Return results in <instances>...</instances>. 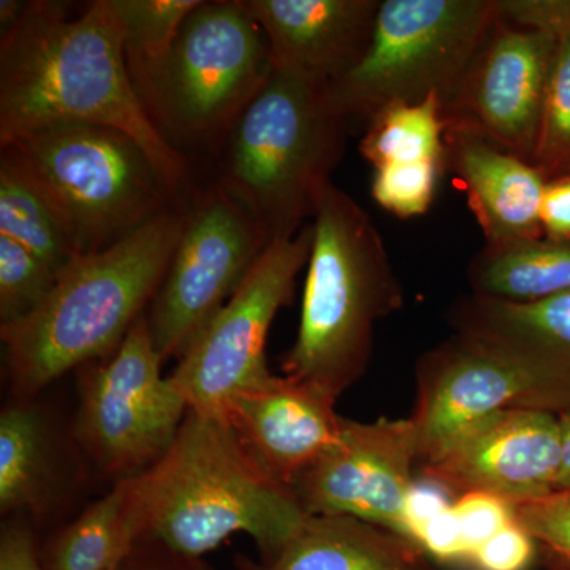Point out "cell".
Returning a JSON list of instances; mask_svg holds the SVG:
<instances>
[{"label": "cell", "mask_w": 570, "mask_h": 570, "mask_svg": "<svg viewBox=\"0 0 570 570\" xmlns=\"http://www.w3.org/2000/svg\"><path fill=\"white\" fill-rule=\"evenodd\" d=\"M66 3L32 0L0 36V146L61 124H96L132 137L176 204L190 195V165L154 127L135 91L112 0L70 18Z\"/></svg>", "instance_id": "obj_1"}, {"label": "cell", "mask_w": 570, "mask_h": 570, "mask_svg": "<svg viewBox=\"0 0 570 570\" xmlns=\"http://www.w3.org/2000/svg\"><path fill=\"white\" fill-rule=\"evenodd\" d=\"M186 206L168 209L107 249L81 255L39 309L0 326L17 400H33L70 370L118 351L160 291L181 238Z\"/></svg>", "instance_id": "obj_2"}, {"label": "cell", "mask_w": 570, "mask_h": 570, "mask_svg": "<svg viewBox=\"0 0 570 570\" xmlns=\"http://www.w3.org/2000/svg\"><path fill=\"white\" fill-rule=\"evenodd\" d=\"M134 494L140 540L193 558L245 532L258 560H269L309 517L247 455L227 420L190 409L168 452L134 478Z\"/></svg>", "instance_id": "obj_3"}, {"label": "cell", "mask_w": 570, "mask_h": 570, "mask_svg": "<svg viewBox=\"0 0 570 570\" xmlns=\"http://www.w3.org/2000/svg\"><path fill=\"white\" fill-rule=\"evenodd\" d=\"M311 224L298 335L281 367L337 400L366 373L374 328L403 309L404 291L370 214L333 181Z\"/></svg>", "instance_id": "obj_4"}, {"label": "cell", "mask_w": 570, "mask_h": 570, "mask_svg": "<svg viewBox=\"0 0 570 570\" xmlns=\"http://www.w3.org/2000/svg\"><path fill=\"white\" fill-rule=\"evenodd\" d=\"M351 127L328 85L275 70L217 153V183L269 245L294 238L313 219Z\"/></svg>", "instance_id": "obj_5"}, {"label": "cell", "mask_w": 570, "mask_h": 570, "mask_svg": "<svg viewBox=\"0 0 570 570\" xmlns=\"http://www.w3.org/2000/svg\"><path fill=\"white\" fill-rule=\"evenodd\" d=\"M129 71L165 140L179 153L189 148L217 156L242 112L275 73V63L245 0H202L159 62Z\"/></svg>", "instance_id": "obj_6"}, {"label": "cell", "mask_w": 570, "mask_h": 570, "mask_svg": "<svg viewBox=\"0 0 570 570\" xmlns=\"http://www.w3.org/2000/svg\"><path fill=\"white\" fill-rule=\"evenodd\" d=\"M0 148L17 154L81 255L181 206L141 146L111 127L61 124Z\"/></svg>", "instance_id": "obj_7"}, {"label": "cell", "mask_w": 570, "mask_h": 570, "mask_svg": "<svg viewBox=\"0 0 570 570\" xmlns=\"http://www.w3.org/2000/svg\"><path fill=\"white\" fill-rule=\"evenodd\" d=\"M497 18V0H381L362 61L330 94L363 126L392 105L430 97L444 110Z\"/></svg>", "instance_id": "obj_8"}, {"label": "cell", "mask_w": 570, "mask_h": 570, "mask_svg": "<svg viewBox=\"0 0 570 570\" xmlns=\"http://www.w3.org/2000/svg\"><path fill=\"white\" fill-rule=\"evenodd\" d=\"M163 363L145 313L118 351L82 381L75 441L115 482L137 478L163 459L189 412L160 373Z\"/></svg>", "instance_id": "obj_9"}, {"label": "cell", "mask_w": 570, "mask_h": 570, "mask_svg": "<svg viewBox=\"0 0 570 570\" xmlns=\"http://www.w3.org/2000/svg\"><path fill=\"white\" fill-rule=\"evenodd\" d=\"M268 246L250 214L219 183L189 198L181 238L148 311L163 362L186 354Z\"/></svg>", "instance_id": "obj_10"}, {"label": "cell", "mask_w": 570, "mask_h": 570, "mask_svg": "<svg viewBox=\"0 0 570 570\" xmlns=\"http://www.w3.org/2000/svg\"><path fill=\"white\" fill-rule=\"evenodd\" d=\"M311 247V223L294 238L266 247L238 291L178 360L168 377L190 411L223 417L232 396L273 377L266 337L281 307L294 298Z\"/></svg>", "instance_id": "obj_11"}, {"label": "cell", "mask_w": 570, "mask_h": 570, "mask_svg": "<svg viewBox=\"0 0 570 570\" xmlns=\"http://www.w3.org/2000/svg\"><path fill=\"white\" fill-rule=\"evenodd\" d=\"M411 420L419 463L436 456L460 431L498 411H570V387L517 356L455 335L420 356Z\"/></svg>", "instance_id": "obj_12"}, {"label": "cell", "mask_w": 570, "mask_h": 570, "mask_svg": "<svg viewBox=\"0 0 570 570\" xmlns=\"http://www.w3.org/2000/svg\"><path fill=\"white\" fill-rule=\"evenodd\" d=\"M415 463L417 434L409 417L346 419L333 444L296 475L291 491L306 515L352 517L415 542Z\"/></svg>", "instance_id": "obj_13"}, {"label": "cell", "mask_w": 570, "mask_h": 570, "mask_svg": "<svg viewBox=\"0 0 570 570\" xmlns=\"http://www.w3.org/2000/svg\"><path fill=\"white\" fill-rule=\"evenodd\" d=\"M554 41L499 17L442 110L445 127L472 130L532 164L542 129Z\"/></svg>", "instance_id": "obj_14"}, {"label": "cell", "mask_w": 570, "mask_h": 570, "mask_svg": "<svg viewBox=\"0 0 570 570\" xmlns=\"http://www.w3.org/2000/svg\"><path fill=\"white\" fill-rule=\"evenodd\" d=\"M561 469L560 415L508 409L475 420L433 459L428 480L461 494H487L528 504L557 491Z\"/></svg>", "instance_id": "obj_15"}, {"label": "cell", "mask_w": 570, "mask_h": 570, "mask_svg": "<svg viewBox=\"0 0 570 570\" xmlns=\"http://www.w3.org/2000/svg\"><path fill=\"white\" fill-rule=\"evenodd\" d=\"M336 403L314 385L273 376L232 396L223 417L255 464L291 490L296 475L340 434L346 419Z\"/></svg>", "instance_id": "obj_16"}, {"label": "cell", "mask_w": 570, "mask_h": 570, "mask_svg": "<svg viewBox=\"0 0 570 570\" xmlns=\"http://www.w3.org/2000/svg\"><path fill=\"white\" fill-rule=\"evenodd\" d=\"M275 70L332 85L362 61L381 0H245Z\"/></svg>", "instance_id": "obj_17"}, {"label": "cell", "mask_w": 570, "mask_h": 570, "mask_svg": "<svg viewBox=\"0 0 570 570\" xmlns=\"http://www.w3.org/2000/svg\"><path fill=\"white\" fill-rule=\"evenodd\" d=\"M448 168L466 193L487 246L543 238L546 178L534 165L513 156L472 130L445 127Z\"/></svg>", "instance_id": "obj_18"}, {"label": "cell", "mask_w": 570, "mask_h": 570, "mask_svg": "<svg viewBox=\"0 0 570 570\" xmlns=\"http://www.w3.org/2000/svg\"><path fill=\"white\" fill-rule=\"evenodd\" d=\"M234 564L236 570H438L412 540L344 515L307 517L275 557L236 554Z\"/></svg>", "instance_id": "obj_19"}, {"label": "cell", "mask_w": 570, "mask_h": 570, "mask_svg": "<svg viewBox=\"0 0 570 570\" xmlns=\"http://www.w3.org/2000/svg\"><path fill=\"white\" fill-rule=\"evenodd\" d=\"M455 335L517 356L570 387V292L530 303L469 294L448 311Z\"/></svg>", "instance_id": "obj_20"}, {"label": "cell", "mask_w": 570, "mask_h": 570, "mask_svg": "<svg viewBox=\"0 0 570 570\" xmlns=\"http://www.w3.org/2000/svg\"><path fill=\"white\" fill-rule=\"evenodd\" d=\"M33 400L14 401L0 414V512L41 520L62 493L58 436Z\"/></svg>", "instance_id": "obj_21"}, {"label": "cell", "mask_w": 570, "mask_h": 570, "mask_svg": "<svg viewBox=\"0 0 570 570\" xmlns=\"http://www.w3.org/2000/svg\"><path fill=\"white\" fill-rule=\"evenodd\" d=\"M140 540L134 478L115 482L105 497L40 546L43 570H119Z\"/></svg>", "instance_id": "obj_22"}, {"label": "cell", "mask_w": 570, "mask_h": 570, "mask_svg": "<svg viewBox=\"0 0 570 570\" xmlns=\"http://www.w3.org/2000/svg\"><path fill=\"white\" fill-rule=\"evenodd\" d=\"M499 17L553 37L546 111L532 165L547 183L570 178V0H497Z\"/></svg>", "instance_id": "obj_23"}, {"label": "cell", "mask_w": 570, "mask_h": 570, "mask_svg": "<svg viewBox=\"0 0 570 570\" xmlns=\"http://www.w3.org/2000/svg\"><path fill=\"white\" fill-rule=\"evenodd\" d=\"M471 295L530 303L570 292V238L487 246L466 268Z\"/></svg>", "instance_id": "obj_24"}, {"label": "cell", "mask_w": 570, "mask_h": 570, "mask_svg": "<svg viewBox=\"0 0 570 570\" xmlns=\"http://www.w3.org/2000/svg\"><path fill=\"white\" fill-rule=\"evenodd\" d=\"M0 149V235L31 250L59 277L81 254L17 154Z\"/></svg>", "instance_id": "obj_25"}, {"label": "cell", "mask_w": 570, "mask_h": 570, "mask_svg": "<svg viewBox=\"0 0 570 570\" xmlns=\"http://www.w3.org/2000/svg\"><path fill=\"white\" fill-rule=\"evenodd\" d=\"M360 154L374 170L387 165H448L445 121L436 97L397 104L377 112L365 126Z\"/></svg>", "instance_id": "obj_26"}, {"label": "cell", "mask_w": 570, "mask_h": 570, "mask_svg": "<svg viewBox=\"0 0 570 570\" xmlns=\"http://www.w3.org/2000/svg\"><path fill=\"white\" fill-rule=\"evenodd\" d=\"M202 0H112L126 36L127 66L159 62L170 51L186 18Z\"/></svg>", "instance_id": "obj_27"}, {"label": "cell", "mask_w": 570, "mask_h": 570, "mask_svg": "<svg viewBox=\"0 0 570 570\" xmlns=\"http://www.w3.org/2000/svg\"><path fill=\"white\" fill-rule=\"evenodd\" d=\"M58 277L31 250L0 235V326L31 316Z\"/></svg>", "instance_id": "obj_28"}, {"label": "cell", "mask_w": 570, "mask_h": 570, "mask_svg": "<svg viewBox=\"0 0 570 570\" xmlns=\"http://www.w3.org/2000/svg\"><path fill=\"white\" fill-rule=\"evenodd\" d=\"M448 165H387L374 170L371 194L385 212L401 219L422 216L436 197L439 181Z\"/></svg>", "instance_id": "obj_29"}, {"label": "cell", "mask_w": 570, "mask_h": 570, "mask_svg": "<svg viewBox=\"0 0 570 570\" xmlns=\"http://www.w3.org/2000/svg\"><path fill=\"white\" fill-rule=\"evenodd\" d=\"M513 519L542 551V558L570 566V490L513 508Z\"/></svg>", "instance_id": "obj_30"}, {"label": "cell", "mask_w": 570, "mask_h": 570, "mask_svg": "<svg viewBox=\"0 0 570 570\" xmlns=\"http://www.w3.org/2000/svg\"><path fill=\"white\" fill-rule=\"evenodd\" d=\"M466 561L472 553L513 521V508L487 494H461L452 504Z\"/></svg>", "instance_id": "obj_31"}, {"label": "cell", "mask_w": 570, "mask_h": 570, "mask_svg": "<svg viewBox=\"0 0 570 570\" xmlns=\"http://www.w3.org/2000/svg\"><path fill=\"white\" fill-rule=\"evenodd\" d=\"M538 551L535 540L513 519L504 530L478 547L469 564L475 570H528Z\"/></svg>", "instance_id": "obj_32"}, {"label": "cell", "mask_w": 570, "mask_h": 570, "mask_svg": "<svg viewBox=\"0 0 570 570\" xmlns=\"http://www.w3.org/2000/svg\"><path fill=\"white\" fill-rule=\"evenodd\" d=\"M0 570H43L39 542L24 517H13L2 524Z\"/></svg>", "instance_id": "obj_33"}, {"label": "cell", "mask_w": 570, "mask_h": 570, "mask_svg": "<svg viewBox=\"0 0 570 570\" xmlns=\"http://www.w3.org/2000/svg\"><path fill=\"white\" fill-rule=\"evenodd\" d=\"M119 570H216L204 558L186 557L151 540H140Z\"/></svg>", "instance_id": "obj_34"}, {"label": "cell", "mask_w": 570, "mask_h": 570, "mask_svg": "<svg viewBox=\"0 0 570 570\" xmlns=\"http://www.w3.org/2000/svg\"><path fill=\"white\" fill-rule=\"evenodd\" d=\"M543 238H570V178L547 184L542 204Z\"/></svg>", "instance_id": "obj_35"}, {"label": "cell", "mask_w": 570, "mask_h": 570, "mask_svg": "<svg viewBox=\"0 0 570 570\" xmlns=\"http://www.w3.org/2000/svg\"><path fill=\"white\" fill-rule=\"evenodd\" d=\"M560 415L561 430V469L557 491L570 490V411Z\"/></svg>", "instance_id": "obj_36"}, {"label": "cell", "mask_w": 570, "mask_h": 570, "mask_svg": "<svg viewBox=\"0 0 570 570\" xmlns=\"http://www.w3.org/2000/svg\"><path fill=\"white\" fill-rule=\"evenodd\" d=\"M28 3L24 0H2L0 2V32H9L18 24L26 9H28Z\"/></svg>", "instance_id": "obj_37"}, {"label": "cell", "mask_w": 570, "mask_h": 570, "mask_svg": "<svg viewBox=\"0 0 570 570\" xmlns=\"http://www.w3.org/2000/svg\"><path fill=\"white\" fill-rule=\"evenodd\" d=\"M546 570H570V566L562 564L560 561L550 560V558H542Z\"/></svg>", "instance_id": "obj_38"}]
</instances>
